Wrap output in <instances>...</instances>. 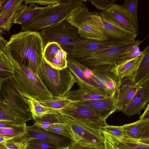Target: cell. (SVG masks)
Returning <instances> with one entry per match:
<instances>
[{
  "instance_id": "6da1fadb",
  "label": "cell",
  "mask_w": 149,
  "mask_h": 149,
  "mask_svg": "<svg viewBox=\"0 0 149 149\" xmlns=\"http://www.w3.org/2000/svg\"><path fill=\"white\" fill-rule=\"evenodd\" d=\"M7 45L13 58L37 75L44 60L45 44L38 31H22L12 36Z\"/></svg>"
},
{
  "instance_id": "7a4b0ae2",
  "label": "cell",
  "mask_w": 149,
  "mask_h": 149,
  "mask_svg": "<svg viewBox=\"0 0 149 149\" xmlns=\"http://www.w3.org/2000/svg\"><path fill=\"white\" fill-rule=\"evenodd\" d=\"M7 41L0 37V51L11 65L13 72L11 76L16 82L19 92L26 98L37 100L53 97L40 78L29 68L16 62L12 57L7 45Z\"/></svg>"
},
{
  "instance_id": "3957f363",
  "label": "cell",
  "mask_w": 149,
  "mask_h": 149,
  "mask_svg": "<svg viewBox=\"0 0 149 149\" xmlns=\"http://www.w3.org/2000/svg\"><path fill=\"white\" fill-rule=\"evenodd\" d=\"M26 99L19 92L11 76L0 78V121L6 119L31 120Z\"/></svg>"
},
{
  "instance_id": "277c9868",
  "label": "cell",
  "mask_w": 149,
  "mask_h": 149,
  "mask_svg": "<svg viewBox=\"0 0 149 149\" xmlns=\"http://www.w3.org/2000/svg\"><path fill=\"white\" fill-rule=\"evenodd\" d=\"M84 1L66 0L44 7L35 16L21 25L22 31H38L66 19L75 11L85 5Z\"/></svg>"
},
{
  "instance_id": "5b68a950",
  "label": "cell",
  "mask_w": 149,
  "mask_h": 149,
  "mask_svg": "<svg viewBox=\"0 0 149 149\" xmlns=\"http://www.w3.org/2000/svg\"><path fill=\"white\" fill-rule=\"evenodd\" d=\"M37 75L53 96H65L76 83L68 67L56 69L52 67L44 59L38 69Z\"/></svg>"
},
{
  "instance_id": "8992f818",
  "label": "cell",
  "mask_w": 149,
  "mask_h": 149,
  "mask_svg": "<svg viewBox=\"0 0 149 149\" xmlns=\"http://www.w3.org/2000/svg\"><path fill=\"white\" fill-rule=\"evenodd\" d=\"M39 32L45 45L49 42H56L68 55L71 54L76 45L86 39L66 19L44 28Z\"/></svg>"
},
{
  "instance_id": "52a82bcc",
  "label": "cell",
  "mask_w": 149,
  "mask_h": 149,
  "mask_svg": "<svg viewBox=\"0 0 149 149\" xmlns=\"http://www.w3.org/2000/svg\"><path fill=\"white\" fill-rule=\"evenodd\" d=\"M143 41L135 40L106 49L89 57L77 60L83 65L91 70L101 65H113L124 59L134 46H139Z\"/></svg>"
},
{
  "instance_id": "ba28073f",
  "label": "cell",
  "mask_w": 149,
  "mask_h": 149,
  "mask_svg": "<svg viewBox=\"0 0 149 149\" xmlns=\"http://www.w3.org/2000/svg\"><path fill=\"white\" fill-rule=\"evenodd\" d=\"M56 115L68 126L75 143L81 146L105 149L104 137L101 129L89 127L58 112Z\"/></svg>"
},
{
  "instance_id": "9c48e42d",
  "label": "cell",
  "mask_w": 149,
  "mask_h": 149,
  "mask_svg": "<svg viewBox=\"0 0 149 149\" xmlns=\"http://www.w3.org/2000/svg\"><path fill=\"white\" fill-rule=\"evenodd\" d=\"M91 19L109 40L127 43L135 40L138 36L114 20L106 11L94 12Z\"/></svg>"
},
{
  "instance_id": "30bf717a",
  "label": "cell",
  "mask_w": 149,
  "mask_h": 149,
  "mask_svg": "<svg viewBox=\"0 0 149 149\" xmlns=\"http://www.w3.org/2000/svg\"><path fill=\"white\" fill-rule=\"evenodd\" d=\"M56 110L63 115L94 128L101 129L107 124L106 120L102 119L93 110L77 103V101Z\"/></svg>"
},
{
  "instance_id": "8fae6325",
  "label": "cell",
  "mask_w": 149,
  "mask_h": 149,
  "mask_svg": "<svg viewBox=\"0 0 149 149\" xmlns=\"http://www.w3.org/2000/svg\"><path fill=\"white\" fill-rule=\"evenodd\" d=\"M112 65H103L92 69V79L108 96H116L122 80L112 69Z\"/></svg>"
},
{
  "instance_id": "7c38bea8",
  "label": "cell",
  "mask_w": 149,
  "mask_h": 149,
  "mask_svg": "<svg viewBox=\"0 0 149 149\" xmlns=\"http://www.w3.org/2000/svg\"><path fill=\"white\" fill-rule=\"evenodd\" d=\"M126 43L109 39L99 42L86 39L75 46L70 55L77 59L86 58L106 49Z\"/></svg>"
},
{
  "instance_id": "4fadbf2b",
  "label": "cell",
  "mask_w": 149,
  "mask_h": 149,
  "mask_svg": "<svg viewBox=\"0 0 149 149\" xmlns=\"http://www.w3.org/2000/svg\"><path fill=\"white\" fill-rule=\"evenodd\" d=\"M25 136L49 142L57 149H68L74 142L71 139L38 127L33 125L26 127Z\"/></svg>"
},
{
  "instance_id": "5bb4252c",
  "label": "cell",
  "mask_w": 149,
  "mask_h": 149,
  "mask_svg": "<svg viewBox=\"0 0 149 149\" xmlns=\"http://www.w3.org/2000/svg\"><path fill=\"white\" fill-rule=\"evenodd\" d=\"M66 60L67 67L71 71L79 88L102 89L92 79L86 77L84 73L86 67L77 59L70 55H68Z\"/></svg>"
},
{
  "instance_id": "9a60e30c",
  "label": "cell",
  "mask_w": 149,
  "mask_h": 149,
  "mask_svg": "<svg viewBox=\"0 0 149 149\" xmlns=\"http://www.w3.org/2000/svg\"><path fill=\"white\" fill-rule=\"evenodd\" d=\"M104 138V148L108 149H149V145L125 136L116 137L101 130Z\"/></svg>"
},
{
  "instance_id": "2e32d148",
  "label": "cell",
  "mask_w": 149,
  "mask_h": 149,
  "mask_svg": "<svg viewBox=\"0 0 149 149\" xmlns=\"http://www.w3.org/2000/svg\"><path fill=\"white\" fill-rule=\"evenodd\" d=\"M149 101V81L141 87L122 112L128 116L140 115Z\"/></svg>"
},
{
  "instance_id": "e0dca14e",
  "label": "cell",
  "mask_w": 149,
  "mask_h": 149,
  "mask_svg": "<svg viewBox=\"0 0 149 149\" xmlns=\"http://www.w3.org/2000/svg\"><path fill=\"white\" fill-rule=\"evenodd\" d=\"M141 86L134 83L132 77L123 78L116 95L117 111H122Z\"/></svg>"
},
{
  "instance_id": "ac0fdd59",
  "label": "cell",
  "mask_w": 149,
  "mask_h": 149,
  "mask_svg": "<svg viewBox=\"0 0 149 149\" xmlns=\"http://www.w3.org/2000/svg\"><path fill=\"white\" fill-rule=\"evenodd\" d=\"M77 102L91 108L104 120L117 111L116 96H109L94 100L77 101Z\"/></svg>"
},
{
  "instance_id": "d6986e66",
  "label": "cell",
  "mask_w": 149,
  "mask_h": 149,
  "mask_svg": "<svg viewBox=\"0 0 149 149\" xmlns=\"http://www.w3.org/2000/svg\"><path fill=\"white\" fill-rule=\"evenodd\" d=\"M106 12L118 23L138 35L132 15L128 10L122 5L114 4Z\"/></svg>"
},
{
  "instance_id": "ffe728a7",
  "label": "cell",
  "mask_w": 149,
  "mask_h": 149,
  "mask_svg": "<svg viewBox=\"0 0 149 149\" xmlns=\"http://www.w3.org/2000/svg\"><path fill=\"white\" fill-rule=\"evenodd\" d=\"M72 25L77 29L80 36L86 39L99 42L108 39L102 30L91 19Z\"/></svg>"
},
{
  "instance_id": "44dd1931",
  "label": "cell",
  "mask_w": 149,
  "mask_h": 149,
  "mask_svg": "<svg viewBox=\"0 0 149 149\" xmlns=\"http://www.w3.org/2000/svg\"><path fill=\"white\" fill-rule=\"evenodd\" d=\"M142 57V53L135 57L121 60L112 65V69L122 79L131 77L139 66Z\"/></svg>"
},
{
  "instance_id": "7402d4cb",
  "label": "cell",
  "mask_w": 149,
  "mask_h": 149,
  "mask_svg": "<svg viewBox=\"0 0 149 149\" xmlns=\"http://www.w3.org/2000/svg\"><path fill=\"white\" fill-rule=\"evenodd\" d=\"M73 101H88L105 98L108 96L101 89H81L70 90L65 95Z\"/></svg>"
},
{
  "instance_id": "603a6c76",
  "label": "cell",
  "mask_w": 149,
  "mask_h": 149,
  "mask_svg": "<svg viewBox=\"0 0 149 149\" xmlns=\"http://www.w3.org/2000/svg\"><path fill=\"white\" fill-rule=\"evenodd\" d=\"M132 78L135 84L140 86L149 81V45L142 51L141 61Z\"/></svg>"
},
{
  "instance_id": "cb8c5ba5",
  "label": "cell",
  "mask_w": 149,
  "mask_h": 149,
  "mask_svg": "<svg viewBox=\"0 0 149 149\" xmlns=\"http://www.w3.org/2000/svg\"><path fill=\"white\" fill-rule=\"evenodd\" d=\"M124 136L138 140L149 130V119H139L136 121L121 126Z\"/></svg>"
},
{
  "instance_id": "d4e9b609",
  "label": "cell",
  "mask_w": 149,
  "mask_h": 149,
  "mask_svg": "<svg viewBox=\"0 0 149 149\" xmlns=\"http://www.w3.org/2000/svg\"><path fill=\"white\" fill-rule=\"evenodd\" d=\"M26 5L25 3L21 4L12 7L0 16V37L6 34V31H10L15 16Z\"/></svg>"
},
{
  "instance_id": "484cf974",
  "label": "cell",
  "mask_w": 149,
  "mask_h": 149,
  "mask_svg": "<svg viewBox=\"0 0 149 149\" xmlns=\"http://www.w3.org/2000/svg\"><path fill=\"white\" fill-rule=\"evenodd\" d=\"M27 104L34 120L49 114H56L58 111L42 104L36 100L31 98H26Z\"/></svg>"
},
{
  "instance_id": "4316f807",
  "label": "cell",
  "mask_w": 149,
  "mask_h": 149,
  "mask_svg": "<svg viewBox=\"0 0 149 149\" xmlns=\"http://www.w3.org/2000/svg\"><path fill=\"white\" fill-rule=\"evenodd\" d=\"M36 4L31 3L26 5L15 16L14 23L21 25L35 16L44 8L38 6Z\"/></svg>"
},
{
  "instance_id": "83f0119b",
  "label": "cell",
  "mask_w": 149,
  "mask_h": 149,
  "mask_svg": "<svg viewBox=\"0 0 149 149\" xmlns=\"http://www.w3.org/2000/svg\"><path fill=\"white\" fill-rule=\"evenodd\" d=\"M38 100L44 106L56 110L62 109L75 101L70 100L65 96H53L49 99Z\"/></svg>"
},
{
  "instance_id": "f1b7e54d",
  "label": "cell",
  "mask_w": 149,
  "mask_h": 149,
  "mask_svg": "<svg viewBox=\"0 0 149 149\" xmlns=\"http://www.w3.org/2000/svg\"><path fill=\"white\" fill-rule=\"evenodd\" d=\"M34 139L26 137L24 135L0 143V147L5 149H26L29 142Z\"/></svg>"
},
{
  "instance_id": "f546056e",
  "label": "cell",
  "mask_w": 149,
  "mask_h": 149,
  "mask_svg": "<svg viewBox=\"0 0 149 149\" xmlns=\"http://www.w3.org/2000/svg\"><path fill=\"white\" fill-rule=\"evenodd\" d=\"M67 52L62 48L59 49L50 60L46 61L53 68L62 70L67 67Z\"/></svg>"
},
{
  "instance_id": "4dcf8cb0",
  "label": "cell",
  "mask_w": 149,
  "mask_h": 149,
  "mask_svg": "<svg viewBox=\"0 0 149 149\" xmlns=\"http://www.w3.org/2000/svg\"><path fill=\"white\" fill-rule=\"evenodd\" d=\"M35 126L46 130L50 125L57 123H64L56 114H49L34 120Z\"/></svg>"
},
{
  "instance_id": "1f68e13d",
  "label": "cell",
  "mask_w": 149,
  "mask_h": 149,
  "mask_svg": "<svg viewBox=\"0 0 149 149\" xmlns=\"http://www.w3.org/2000/svg\"><path fill=\"white\" fill-rule=\"evenodd\" d=\"M26 123L17 124L10 127L0 128V135L14 138L21 136L25 134Z\"/></svg>"
},
{
  "instance_id": "d6a6232c",
  "label": "cell",
  "mask_w": 149,
  "mask_h": 149,
  "mask_svg": "<svg viewBox=\"0 0 149 149\" xmlns=\"http://www.w3.org/2000/svg\"><path fill=\"white\" fill-rule=\"evenodd\" d=\"M139 0H125L122 6L127 8L133 18L136 29L139 34V25L137 17V6Z\"/></svg>"
},
{
  "instance_id": "836d02e7",
  "label": "cell",
  "mask_w": 149,
  "mask_h": 149,
  "mask_svg": "<svg viewBox=\"0 0 149 149\" xmlns=\"http://www.w3.org/2000/svg\"><path fill=\"white\" fill-rule=\"evenodd\" d=\"M52 132L69 138L73 140L70 129L65 123H57L49 125L46 130ZM74 141V140H73Z\"/></svg>"
},
{
  "instance_id": "e575fe53",
  "label": "cell",
  "mask_w": 149,
  "mask_h": 149,
  "mask_svg": "<svg viewBox=\"0 0 149 149\" xmlns=\"http://www.w3.org/2000/svg\"><path fill=\"white\" fill-rule=\"evenodd\" d=\"M13 72L12 66L0 51V78L11 76Z\"/></svg>"
},
{
  "instance_id": "d590c367",
  "label": "cell",
  "mask_w": 149,
  "mask_h": 149,
  "mask_svg": "<svg viewBox=\"0 0 149 149\" xmlns=\"http://www.w3.org/2000/svg\"><path fill=\"white\" fill-rule=\"evenodd\" d=\"M26 149H57L52 143L34 139L28 143Z\"/></svg>"
},
{
  "instance_id": "8d00e7d4",
  "label": "cell",
  "mask_w": 149,
  "mask_h": 149,
  "mask_svg": "<svg viewBox=\"0 0 149 149\" xmlns=\"http://www.w3.org/2000/svg\"><path fill=\"white\" fill-rule=\"evenodd\" d=\"M61 48L57 43L49 42L47 43L44 47L43 52L44 60L47 61L51 59L58 50Z\"/></svg>"
},
{
  "instance_id": "74e56055",
  "label": "cell",
  "mask_w": 149,
  "mask_h": 149,
  "mask_svg": "<svg viewBox=\"0 0 149 149\" xmlns=\"http://www.w3.org/2000/svg\"><path fill=\"white\" fill-rule=\"evenodd\" d=\"M116 1V0H91L90 2L97 9L102 12H105L113 5Z\"/></svg>"
},
{
  "instance_id": "f35d334b",
  "label": "cell",
  "mask_w": 149,
  "mask_h": 149,
  "mask_svg": "<svg viewBox=\"0 0 149 149\" xmlns=\"http://www.w3.org/2000/svg\"><path fill=\"white\" fill-rule=\"evenodd\" d=\"M101 129L105 131L116 137L124 136L121 126H114L107 124L105 126L102 127Z\"/></svg>"
},
{
  "instance_id": "ab89813d",
  "label": "cell",
  "mask_w": 149,
  "mask_h": 149,
  "mask_svg": "<svg viewBox=\"0 0 149 149\" xmlns=\"http://www.w3.org/2000/svg\"><path fill=\"white\" fill-rule=\"evenodd\" d=\"M61 0H25L26 5L31 3H37L38 5L45 6L54 5L63 2Z\"/></svg>"
},
{
  "instance_id": "60d3db41",
  "label": "cell",
  "mask_w": 149,
  "mask_h": 149,
  "mask_svg": "<svg viewBox=\"0 0 149 149\" xmlns=\"http://www.w3.org/2000/svg\"><path fill=\"white\" fill-rule=\"evenodd\" d=\"M24 0H10L6 4L0 13V16L7 11L9 9L13 6L19 5L22 4Z\"/></svg>"
},
{
  "instance_id": "b9f144b4",
  "label": "cell",
  "mask_w": 149,
  "mask_h": 149,
  "mask_svg": "<svg viewBox=\"0 0 149 149\" xmlns=\"http://www.w3.org/2000/svg\"><path fill=\"white\" fill-rule=\"evenodd\" d=\"M68 149H101L92 147L81 146L74 142L70 146Z\"/></svg>"
},
{
  "instance_id": "7bdbcfd3",
  "label": "cell",
  "mask_w": 149,
  "mask_h": 149,
  "mask_svg": "<svg viewBox=\"0 0 149 149\" xmlns=\"http://www.w3.org/2000/svg\"><path fill=\"white\" fill-rule=\"evenodd\" d=\"M149 119V104H148L146 107L143 114L140 116L139 119Z\"/></svg>"
},
{
  "instance_id": "ee69618b",
  "label": "cell",
  "mask_w": 149,
  "mask_h": 149,
  "mask_svg": "<svg viewBox=\"0 0 149 149\" xmlns=\"http://www.w3.org/2000/svg\"><path fill=\"white\" fill-rule=\"evenodd\" d=\"M15 125L17 124L11 122L0 121V128L10 127Z\"/></svg>"
},
{
  "instance_id": "f6af8a7d",
  "label": "cell",
  "mask_w": 149,
  "mask_h": 149,
  "mask_svg": "<svg viewBox=\"0 0 149 149\" xmlns=\"http://www.w3.org/2000/svg\"><path fill=\"white\" fill-rule=\"evenodd\" d=\"M13 138L0 135V143H3Z\"/></svg>"
},
{
  "instance_id": "bcb514c9",
  "label": "cell",
  "mask_w": 149,
  "mask_h": 149,
  "mask_svg": "<svg viewBox=\"0 0 149 149\" xmlns=\"http://www.w3.org/2000/svg\"><path fill=\"white\" fill-rule=\"evenodd\" d=\"M9 1V0H1L0 1V13L5 5Z\"/></svg>"
},
{
  "instance_id": "7dc6e473",
  "label": "cell",
  "mask_w": 149,
  "mask_h": 149,
  "mask_svg": "<svg viewBox=\"0 0 149 149\" xmlns=\"http://www.w3.org/2000/svg\"><path fill=\"white\" fill-rule=\"evenodd\" d=\"M0 149H5L2 148H1L0 147Z\"/></svg>"
},
{
  "instance_id": "c3c4849f",
  "label": "cell",
  "mask_w": 149,
  "mask_h": 149,
  "mask_svg": "<svg viewBox=\"0 0 149 149\" xmlns=\"http://www.w3.org/2000/svg\"><path fill=\"white\" fill-rule=\"evenodd\" d=\"M105 149H107V148H105Z\"/></svg>"
},
{
  "instance_id": "681fc988",
  "label": "cell",
  "mask_w": 149,
  "mask_h": 149,
  "mask_svg": "<svg viewBox=\"0 0 149 149\" xmlns=\"http://www.w3.org/2000/svg\"><path fill=\"white\" fill-rule=\"evenodd\" d=\"M1 0H0V1H1Z\"/></svg>"
}]
</instances>
